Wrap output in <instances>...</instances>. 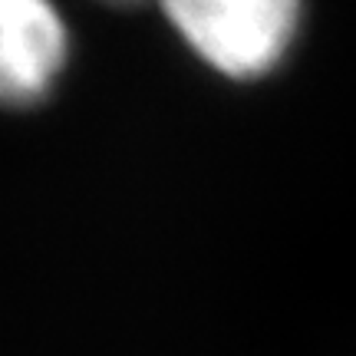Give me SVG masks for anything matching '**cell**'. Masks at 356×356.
Instances as JSON below:
<instances>
[{
  "instance_id": "1",
  "label": "cell",
  "mask_w": 356,
  "mask_h": 356,
  "mask_svg": "<svg viewBox=\"0 0 356 356\" xmlns=\"http://www.w3.org/2000/svg\"><path fill=\"white\" fill-rule=\"evenodd\" d=\"M162 10L202 60L248 79L284 56L300 0H162Z\"/></svg>"
},
{
  "instance_id": "2",
  "label": "cell",
  "mask_w": 356,
  "mask_h": 356,
  "mask_svg": "<svg viewBox=\"0 0 356 356\" xmlns=\"http://www.w3.org/2000/svg\"><path fill=\"white\" fill-rule=\"evenodd\" d=\"M66 63V26L50 0H0V102H37Z\"/></svg>"
},
{
  "instance_id": "3",
  "label": "cell",
  "mask_w": 356,
  "mask_h": 356,
  "mask_svg": "<svg viewBox=\"0 0 356 356\" xmlns=\"http://www.w3.org/2000/svg\"><path fill=\"white\" fill-rule=\"evenodd\" d=\"M109 3H132V0H109Z\"/></svg>"
}]
</instances>
